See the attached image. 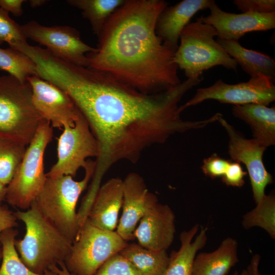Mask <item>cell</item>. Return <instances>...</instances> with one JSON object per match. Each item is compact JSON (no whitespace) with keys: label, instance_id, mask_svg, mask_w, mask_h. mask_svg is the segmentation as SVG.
Returning <instances> with one entry per match:
<instances>
[{"label":"cell","instance_id":"cell-1","mask_svg":"<svg viewBox=\"0 0 275 275\" xmlns=\"http://www.w3.org/2000/svg\"><path fill=\"white\" fill-rule=\"evenodd\" d=\"M57 85L71 98L98 142L93 176L97 182L119 161L135 163L146 149L201 126L199 121L182 119L178 104L196 86L193 79L162 93L146 94L105 72L71 64Z\"/></svg>","mask_w":275,"mask_h":275},{"label":"cell","instance_id":"cell-2","mask_svg":"<svg viewBox=\"0 0 275 275\" xmlns=\"http://www.w3.org/2000/svg\"><path fill=\"white\" fill-rule=\"evenodd\" d=\"M168 6L163 0H126L98 36L89 67L146 94L162 93L181 83L175 51L157 36L155 26Z\"/></svg>","mask_w":275,"mask_h":275},{"label":"cell","instance_id":"cell-3","mask_svg":"<svg viewBox=\"0 0 275 275\" xmlns=\"http://www.w3.org/2000/svg\"><path fill=\"white\" fill-rule=\"evenodd\" d=\"M14 214L25 227L24 237L15 239V246L31 271L43 274L50 266L65 262L72 243L43 216L35 202L26 211Z\"/></svg>","mask_w":275,"mask_h":275},{"label":"cell","instance_id":"cell-4","mask_svg":"<svg viewBox=\"0 0 275 275\" xmlns=\"http://www.w3.org/2000/svg\"><path fill=\"white\" fill-rule=\"evenodd\" d=\"M95 166V160L89 159L84 177L79 181L68 175L47 177L34 201L43 216L72 243L80 229L77 203L92 178Z\"/></svg>","mask_w":275,"mask_h":275},{"label":"cell","instance_id":"cell-5","mask_svg":"<svg viewBox=\"0 0 275 275\" xmlns=\"http://www.w3.org/2000/svg\"><path fill=\"white\" fill-rule=\"evenodd\" d=\"M215 29L204 23L201 16L182 30L174 61L187 79L200 78L203 73L216 66L237 71V64L219 44Z\"/></svg>","mask_w":275,"mask_h":275},{"label":"cell","instance_id":"cell-6","mask_svg":"<svg viewBox=\"0 0 275 275\" xmlns=\"http://www.w3.org/2000/svg\"><path fill=\"white\" fill-rule=\"evenodd\" d=\"M28 81L9 74L0 76V139L28 146L43 120L32 102Z\"/></svg>","mask_w":275,"mask_h":275},{"label":"cell","instance_id":"cell-7","mask_svg":"<svg viewBox=\"0 0 275 275\" xmlns=\"http://www.w3.org/2000/svg\"><path fill=\"white\" fill-rule=\"evenodd\" d=\"M52 135L50 123L42 120L7 186L6 200L12 206L28 209L43 188L47 179L44 170V155Z\"/></svg>","mask_w":275,"mask_h":275},{"label":"cell","instance_id":"cell-8","mask_svg":"<svg viewBox=\"0 0 275 275\" xmlns=\"http://www.w3.org/2000/svg\"><path fill=\"white\" fill-rule=\"evenodd\" d=\"M127 244L116 231L103 230L88 219L81 227L65 261L68 270L74 275H94L109 259Z\"/></svg>","mask_w":275,"mask_h":275},{"label":"cell","instance_id":"cell-9","mask_svg":"<svg viewBox=\"0 0 275 275\" xmlns=\"http://www.w3.org/2000/svg\"><path fill=\"white\" fill-rule=\"evenodd\" d=\"M58 141L57 161L46 174L55 178L64 175L74 177L85 168L88 158L99 154L98 142L82 114L73 125L64 127Z\"/></svg>","mask_w":275,"mask_h":275},{"label":"cell","instance_id":"cell-10","mask_svg":"<svg viewBox=\"0 0 275 275\" xmlns=\"http://www.w3.org/2000/svg\"><path fill=\"white\" fill-rule=\"evenodd\" d=\"M274 81L262 74L252 77L246 82L236 84H227L219 79L209 87L198 89L195 95L180 105L179 109L182 113L190 106L210 99L234 105L256 103L267 106L275 100Z\"/></svg>","mask_w":275,"mask_h":275},{"label":"cell","instance_id":"cell-11","mask_svg":"<svg viewBox=\"0 0 275 275\" xmlns=\"http://www.w3.org/2000/svg\"><path fill=\"white\" fill-rule=\"evenodd\" d=\"M21 29L26 39L45 46L56 57L76 65L89 67L88 54L96 50L85 43L79 32L71 26H45L32 20L21 25Z\"/></svg>","mask_w":275,"mask_h":275},{"label":"cell","instance_id":"cell-12","mask_svg":"<svg viewBox=\"0 0 275 275\" xmlns=\"http://www.w3.org/2000/svg\"><path fill=\"white\" fill-rule=\"evenodd\" d=\"M218 121L229 136L228 153L233 161L242 163L249 174L253 196L256 204L264 197L268 185L273 183V177L267 171L263 161L266 148L254 139H247L237 132L222 116Z\"/></svg>","mask_w":275,"mask_h":275},{"label":"cell","instance_id":"cell-13","mask_svg":"<svg viewBox=\"0 0 275 275\" xmlns=\"http://www.w3.org/2000/svg\"><path fill=\"white\" fill-rule=\"evenodd\" d=\"M33 104L42 118L52 127L73 125L81 113L70 96L57 86L36 75L28 78Z\"/></svg>","mask_w":275,"mask_h":275},{"label":"cell","instance_id":"cell-14","mask_svg":"<svg viewBox=\"0 0 275 275\" xmlns=\"http://www.w3.org/2000/svg\"><path fill=\"white\" fill-rule=\"evenodd\" d=\"M175 221V215L171 207L159 203L153 194L134 231V238L139 244L148 249L167 251L174 238Z\"/></svg>","mask_w":275,"mask_h":275},{"label":"cell","instance_id":"cell-15","mask_svg":"<svg viewBox=\"0 0 275 275\" xmlns=\"http://www.w3.org/2000/svg\"><path fill=\"white\" fill-rule=\"evenodd\" d=\"M209 9L210 14L201 16L202 20L215 29L221 39L238 40L247 33L266 31L275 28V12L266 14L229 13L221 9L215 2Z\"/></svg>","mask_w":275,"mask_h":275},{"label":"cell","instance_id":"cell-16","mask_svg":"<svg viewBox=\"0 0 275 275\" xmlns=\"http://www.w3.org/2000/svg\"><path fill=\"white\" fill-rule=\"evenodd\" d=\"M152 195L138 173H129L123 180L122 213L116 232L126 241L134 238L138 223L144 215Z\"/></svg>","mask_w":275,"mask_h":275},{"label":"cell","instance_id":"cell-17","mask_svg":"<svg viewBox=\"0 0 275 275\" xmlns=\"http://www.w3.org/2000/svg\"><path fill=\"white\" fill-rule=\"evenodd\" d=\"M213 0H183L167 6L157 19L155 30L163 43L173 50H177L182 30L199 11L209 9Z\"/></svg>","mask_w":275,"mask_h":275},{"label":"cell","instance_id":"cell-18","mask_svg":"<svg viewBox=\"0 0 275 275\" xmlns=\"http://www.w3.org/2000/svg\"><path fill=\"white\" fill-rule=\"evenodd\" d=\"M123 202V180L112 178L101 185L93 201L87 218L103 230L115 231Z\"/></svg>","mask_w":275,"mask_h":275},{"label":"cell","instance_id":"cell-19","mask_svg":"<svg viewBox=\"0 0 275 275\" xmlns=\"http://www.w3.org/2000/svg\"><path fill=\"white\" fill-rule=\"evenodd\" d=\"M233 115L249 124L253 139L266 147L275 144V108L250 103L233 105Z\"/></svg>","mask_w":275,"mask_h":275},{"label":"cell","instance_id":"cell-20","mask_svg":"<svg viewBox=\"0 0 275 275\" xmlns=\"http://www.w3.org/2000/svg\"><path fill=\"white\" fill-rule=\"evenodd\" d=\"M238 261L237 241L228 237L215 251L196 256L191 275H227Z\"/></svg>","mask_w":275,"mask_h":275},{"label":"cell","instance_id":"cell-21","mask_svg":"<svg viewBox=\"0 0 275 275\" xmlns=\"http://www.w3.org/2000/svg\"><path fill=\"white\" fill-rule=\"evenodd\" d=\"M199 229V225L196 224L189 230L181 233L180 248L178 251L172 253L164 275H191L196 254L205 245L207 241V227H201L200 233L193 241Z\"/></svg>","mask_w":275,"mask_h":275},{"label":"cell","instance_id":"cell-22","mask_svg":"<svg viewBox=\"0 0 275 275\" xmlns=\"http://www.w3.org/2000/svg\"><path fill=\"white\" fill-rule=\"evenodd\" d=\"M216 41L251 77L262 74L274 81L275 62L273 58L261 52L245 48L238 40L217 38Z\"/></svg>","mask_w":275,"mask_h":275},{"label":"cell","instance_id":"cell-23","mask_svg":"<svg viewBox=\"0 0 275 275\" xmlns=\"http://www.w3.org/2000/svg\"><path fill=\"white\" fill-rule=\"evenodd\" d=\"M119 253L141 275H164L170 261L167 251H153L135 243L127 244Z\"/></svg>","mask_w":275,"mask_h":275},{"label":"cell","instance_id":"cell-24","mask_svg":"<svg viewBox=\"0 0 275 275\" xmlns=\"http://www.w3.org/2000/svg\"><path fill=\"white\" fill-rule=\"evenodd\" d=\"M126 0H68L67 3L81 11L98 37L111 15Z\"/></svg>","mask_w":275,"mask_h":275},{"label":"cell","instance_id":"cell-25","mask_svg":"<svg viewBox=\"0 0 275 275\" xmlns=\"http://www.w3.org/2000/svg\"><path fill=\"white\" fill-rule=\"evenodd\" d=\"M18 231L14 228L7 229L0 235L2 251V263L0 275H58L49 270L43 274L31 271L22 261L15 246Z\"/></svg>","mask_w":275,"mask_h":275},{"label":"cell","instance_id":"cell-26","mask_svg":"<svg viewBox=\"0 0 275 275\" xmlns=\"http://www.w3.org/2000/svg\"><path fill=\"white\" fill-rule=\"evenodd\" d=\"M255 208L243 216L242 225L245 229L253 227L263 229L272 238H275V196L273 193L265 195Z\"/></svg>","mask_w":275,"mask_h":275},{"label":"cell","instance_id":"cell-27","mask_svg":"<svg viewBox=\"0 0 275 275\" xmlns=\"http://www.w3.org/2000/svg\"><path fill=\"white\" fill-rule=\"evenodd\" d=\"M0 69L22 82H27L29 77L37 75L33 61L24 53L11 47L0 48Z\"/></svg>","mask_w":275,"mask_h":275},{"label":"cell","instance_id":"cell-28","mask_svg":"<svg viewBox=\"0 0 275 275\" xmlns=\"http://www.w3.org/2000/svg\"><path fill=\"white\" fill-rule=\"evenodd\" d=\"M26 145L12 140L0 139V180L7 186L20 163Z\"/></svg>","mask_w":275,"mask_h":275},{"label":"cell","instance_id":"cell-29","mask_svg":"<svg viewBox=\"0 0 275 275\" xmlns=\"http://www.w3.org/2000/svg\"><path fill=\"white\" fill-rule=\"evenodd\" d=\"M26 41L21 25L12 19L9 13L0 8V45L5 42L11 47L19 42Z\"/></svg>","mask_w":275,"mask_h":275},{"label":"cell","instance_id":"cell-30","mask_svg":"<svg viewBox=\"0 0 275 275\" xmlns=\"http://www.w3.org/2000/svg\"><path fill=\"white\" fill-rule=\"evenodd\" d=\"M94 275H141L119 253L106 261Z\"/></svg>","mask_w":275,"mask_h":275},{"label":"cell","instance_id":"cell-31","mask_svg":"<svg viewBox=\"0 0 275 275\" xmlns=\"http://www.w3.org/2000/svg\"><path fill=\"white\" fill-rule=\"evenodd\" d=\"M233 3L242 13L266 14L275 12L274 0H235Z\"/></svg>","mask_w":275,"mask_h":275},{"label":"cell","instance_id":"cell-32","mask_svg":"<svg viewBox=\"0 0 275 275\" xmlns=\"http://www.w3.org/2000/svg\"><path fill=\"white\" fill-rule=\"evenodd\" d=\"M230 162V161L214 153L203 160L201 169L204 174L211 178L222 177Z\"/></svg>","mask_w":275,"mask_h":275},{"label":"cell","instance_id":"cell-33","mask_svg":"<svg viewBox=\"0 0 275 275\" xmlns=\"http://www.w3.org/2000/svg\"><path fill=\"white\" fill-rule=\"evenodd\" d=\"M247 174V172L243 170L240 163L230 162L222 177V181L228 186L241 187L245 183L244 177Z\"/></svg>","mask_w":275,"mask_h":275},{"label":"cell","instance_id":"cell-34","mask_svg":"<svg viewBox=\"0 0 275 275\" xmlns=\"http://www.w3.org/2000/svg\"><path fill=\"white\" fill-rule=\"evenodd\" d=\"M17 217L14 212L0 205V235L4 231L17 226Z\"/></svg>","mask_w":275,"mask_h":275},{"label":"cell","instance_id":"cell-35","mask_svg":"<svg viewBox=\"0 0 275 275\" xmlns=\"http://www.w3.org/2000/svg\"><path fill=\"white\" fill-rule=\"evenodd\" d=\"M25 0H0V8L15 16L22 15V4Z\"/></svg>","mask_w":275,"mask_h":275},{"label":"cell","instance_id":"cell-36","mask_svg":"<svg viewBox=\"0 0 275 275\" xmlns=\"http://www.w3.org/2000/svg\"><path fill=\"white\" fill-rule=\"evenodd\" d=\"M261 256L258 254H254L246 269V275H261L259 270Z\"/></svg>","mask_w":275,"mask_h":275},{"label":"cell","instance_id":"cell-37","mask_svg":"<svg viewBox=\"0 0 275 275\" xmlns=\"http://www.w3.org/2000/svg\"><path fill=\"white\" fill-rule=\"evenodd\" d=\"M49 270L58 275H74L68 270L65 262L61 263L59 265H52L49 267Z\"/></svg>","mask_w":275,"mask_h":275},{"label":"cell","instance_id":"cell-38","mask_svg":"<svg viewBox=\"0 0 275 275\" xmlns=\"http://www.w3.org/2000/svg\"><path fill=\"white\" fill-rule=\"evenodd\" d=\"M7 189V186L4 185L0 180V205L3 201L6 200Z\"/></svg>","mask_w":275,"mask_h":275},{"label":"cell","instance_id":"cell-39","mask_svg":"<svg viewBox=\"0 0 275 275\" xmlns=\"http://www.w3.org/2000/svg\"><path fill=\"white\" fill-rule=\"evenodd\" d=\"M30 6L32 8H37L39 7H40L44 4H45L46 3H47V1L46 0H30L29 1Z\"/></svg>","mask_w":275,"mask_h":275},{"label":"cell","instance_id":"cell-40","mask_svg":"<svg viewBox=\"0 0 275 275\" xmlns=\"http://www.w3.org/2000/svg\"><path fill=\"white\" fill-rule=\"evenodd\" d=\"M233 275H246V269H243L240 273H239L237 271H235Z\"/></svg>","mask_w":275,"mask_h":275},{"label":"cell","instance_id":"cell-41","mask_svg":"<svg viewBox=\"0 0 275 275\" xmlns=\"http://www.w3.org/2000/svg\"><path fill=\"white\" fill-rule=\"evenodd\" d=\"M2 248H0V261L2 260Z\"/></svg>","mask_w":275,"mask_h":275}]
</instances>
